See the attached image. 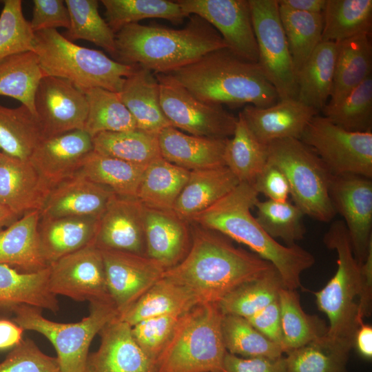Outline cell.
<instances>
[{"label": "cell", "instance_id": "26", "mask_svg": "<svg viewBox=\"0 0 372 372\" xmlns=\"http://www.w3.org/2000/svg\"><path fill=\"white\" fill-rule=\"evenodd\" d=\"M49 266L34 272H22L0 265V313H12L23 304L56 313L59 304L49 289Z\"/></svg>", "mask_w": 372, "mask_h": 372}, {"label": "cell", "instance_id": "6", "mask_svg": "<svg viewBox=\"0 0 372 372\" xmlns=\"http://www.w3.org/2000/svg\"><path fill=\"white\" fill-rule=\"evenodd\" d=\"M223 314L217 303H200L180 317L159 356L156 372H226Z\"/></svg>", "mask_w": 372, "mask_h": 372}, {"label": "cell", "instance_id": "44", "mask_svg": "<svg viewBox=\"0 0 372 372\" xmlns=\"http://www.w3.org/2000/svg\"><path fill=\"white\" fill-rule=\"evenodd\" d=\"M105 21L114 32L149 18H161L181 23L187 17L176 1L169 0H101Z\"/></svg>", "mask_w": 372, "mask_h": 372}, {"label": "cell", "instance_id": "27", "mask_svg": "<svg viewBox=\"0 0 372 372\" xmlns=\"http://www.w3.org/2000/svg\"><path fill=\"white\" fill-rule=\"evenodd\" d=\"M100 217L65 216L41 218L39 236L43 256L49 265L63 256L94 244Z\"/></svg>", "mask_w": 372, "mask_h": 372}, {"label": "cell", "instance_id": "13", "mask_svg": "<svg viewBox=\"0 0 372 372\" xmlns=\"http://www.w3.org/2000/svg\"><path fill=\"white\" fill-rule=\"evenodd\" d=\"M49 269L48 287L55 296L90 303H113L107 289L103 255L94 244L61 257L50 264Z\"/></svg>", "mask_w": 372, "mask_h": 372}, {"label": "cell", "instance_id": "33", "mask_svg": "<svg viewBox=\"0 0 372 372\" xmlns=\"http://www.w3.org/2000/svg\"><path fill=\"white\" fill-rule=\"evenodd\" d=\"M338 43L321 41L297 74V100L320 112L330 99Z\"/></svg>", "mask_w": 372, "mask_h": 372}, {"label": "cell", "instance_id": "52", "mask_svg": "<svg viewBox=\"0 0 372 372\" xmlns=\"http://www.w3.org/2000/svg\"><path fill=\"white\" fill-rule=\"evenodd\" d=\"M182 315L167 314L152 317L132 327V333L136 342L156 364Z\"/></svg>", "mask_w": 372, "mask_h": 372}, {"label": "cell", "instance_id": "34", "mask_svg": "<svg viewBox=\"0 0 372 372\" xmlns=\"http://www.w3.org/2000/svg\"><path fill=\"white\" fill-rule=\"evenodd\" d=\"M189 173L161 157L146 167L136 198L145 207L172 211Z\"/></svg>", "mask_w": 372, "mask_h": 372}, {"label": "cell", "instance_id": "35", "mask_svg": "<svg viewBox=\"0 0 372 372\" xmlns=\"http://www.w3.org/2000/svg\"><path fill=\"white\" fill-rule=\"evenodd\" d=\"M267 160V145L258 140L239 113L234 134L225 147V165L239 183L253 185Z\"/></svg>", "mask_w": 372, "mask_h": 372}, {"label": "cell", "instance_id": "51", "mask_svg": "<svg viewBox=\"0 0 372 372\" xmlns=\"http://www.w3.org/2000/svg\"><path fill=\"white\" fill-rule=\"evenodd\" d=\"M0 14V61L32 51L34 32L23 16L22 1L4 0Z\"/></svg>", "mask_w": 372, "mask_h": 372}, {"label": "cell", "instance_id": "5", "mask_svg": "<svg viewBox=\"0 0 372 372\" xmlns=\"http://www.w3.org/2000/svg\"><path fill=\"white\" fill-rule=\"evenodd\" d=\"M33 52L44 76L64 79L84 92L100 87L119 92L138 65L121 63L102 52L75 44L56 29L34 32Z\"/></svg>", "mask_w": 372, "mask_h": 372}, {"label": "cell", "instance_id": "38", "mask_svg": "<svg viewBox=\"0 0 372 372\" xmlns=\"http://www.w3.org/2000/svg\"><path fill=\"white\" fill-rule=\"evenodd\" d=\"M158 134L138 128L105 132L93 137L94 151L134 165L147 167L162 157Z\"/></svg>", "mask_w": 372, "mask_h": 372}, {"label": "cell", "instance_id": "40", "mask_svg": "<svg viewBox=\"0 0 372 372\" xmlns=\"http://www.w3.org/2000/svg\"><path fill=\"white\" fill-rule=\"evenodd\" d=\"M322 41L339 43L371 32L372 0H327Z\"/></svg>", "mask_w": 372, "mask_h": 372}, {"label": "cell", "instance_id": "42", "mask_svg": "<svg viewBox=\"0 0 372 372\" xmlns=\"http://www.w3.org/2000/svg\"><path fill=\"white\" fill-rule=\"evenodd\" d=\"M349 344L334 340L327 335L288 353V372H347Z\"/></svg>", "mask_w": 372, "mask_h": 372}, {"label": "cell", "instance_id": "24", "mask_svg": "<svg viewBox=\"0 0 372 372\" xmlns=\"http://www.w3.org/2000/svg\"><path fill=\"white\" fill-rule=\"evenodd\" d=\"M145 236L146 255L167 269L187 254L191 245L190 223L173 211L145 206Z\"/></svg>", "mask_w": 372, "mask_h": 372}, {"label": "cell", "instance_id": "55", "mask_svg": "<svg viewBox=\"0 0 372 372\" xmlns=\"http://www.w3.org/2000/svg\"><path fill=\"white\" fill-rule=\"evenodd\" d=\"M253 186L258 194L277 202L289 200L290 188L283 173L274 165L267 163L256 178Z\"/></svg>", "mask_w": 372, "mask_h": 372}, {"label": "cell", "instance_id": "30", "mask_svg": "<svg viewBox=\"0 0 372 372\" xmlns=\"http://www.w3.org/2000/svg\"><path fill=\"white\" fill-rule=\"evenodd\" d=\"M239 182L226 166L190 171L187 183L178 197L173 211L189 220L218 201Z\"/></svg>", "mask_w": 372, "mask_h": 372}, {"label": "cell", "instance_id": "28", "mask_svg": "<svg viewBox=\"0 0 372 372\" xmlns=\"http://www.w3.org/2000/svg\"><path fill=\"white\" fill-rule=\"evenodd\" d=\"M40 211H32L0 231V265L22 272H34L49 266L40 246Z\"/></svg>", "mask_w": 372, "mask_h": 372}, {"label": "cell", "instance_id": "63", "mask_svg": "<svg viewBox=\"0 0 372 372\" xmlns=\"http://www.w3.org/2000/svg\"><path fill=\"white\" fill-rule=\"evenodd\" d=\"M1 152L0 151V155H1Z\"/></svg>", "mask_w": 372, "mask_h": 372}, {"label": "cell", "instance_id": "20", "mask_svg": "<svg viewBox=\"0 0 372 372\" xmlns=\"http://www.w3.org/2000/svg\"><path fill=\"white\" fill-rule=\"evenodd\" d=\"M93 150V138L77 130L42 139L29 160L52 187L73 176Z\"/></svg>", "mask_w": 372, "mask_h": 372}, {"label": "cell", "instance_id": "46", "mask_svg": "<svg viewBox=\"0 0 372 372\" xmlns=\"http://www.w3.org/2000/svg\"><path fill=\"white\" fill-rule=\"evenodd\" d=\"M279 15L297 75L322 41L323 16L281 6Z\"/></svg>", "mask_w": 372, "mask_h": 372}, {"label": "cell", "instance_id": "14", "mask_svg": "<svg viewBox=\"0 0 372 372\" xmlns=\"http://www.w3.org/2000/svg\"><path fill=\"white\" fill-rule=\"evenodd\" d=\"M176 1L187 17L197 15L214 27L231 52L258 63V46L248 0Z\"/></svg>", "mask_w": 372, "mask_h": 372}, {"label": "cell", "instance_id": "9", "mask_svg": "<svg viewBox=\"0 0 372 372\" xmlns=\"http://www.w3.org/2000/svg\"><path fill=\"white\" fill-rule=\"evenodd\" d=\"M87 316L74 323L51 321L41 309L23 304L12 312V321L24 331L44 335L54 346L60 372H85L89 348L94 336L104 326L118 316L113 303H90Z\"/></svg>", "mask_w": 372, "mask_h": 372}, {"label": "cell", "instance_id": "36", "mask_svg": "<svg viewBox=\"0 0 372 372\" xmlns=\"http://www.w3.org/2000/svg\"><path fill=\"white\" fill-rule=\"evenodd\" d=\"M278 302L283 353H288L327 335L328 326L316 315L304 311L296 290L282 287Z\"/></svg>", "mask_w": 372, "mask_h": 372}, {"label": "cell", "instance_id": "1", "mask_svg": "<svg viewBox=\"0 0 372 372\" xmlns=\"http://www.w3.org/2000/svg\"><path fill=\"white\" fill-rule=\"evenodd\" d=\"M190 223L191 245L185 256L163 277L187 288L201 303H218L245 282L273 266L236 247L222 234Z\"/></svg>", "mask_w": 372, "mask_h": 372}, {"label": "cell", "instance_id": "45", "mask_svg": "<svg viewBox=\"0 0 372 372\" xmlns=\"http://www.w3.org/2000/svg\"><path fill=\"white\" fill-rule=\"evenodd\" d=\"M87 115L83 130L92 138L105 132H123L136 128V122L118 92L100 87L83 92Z\"/></svg>", "mask_w": 372, "mask_h": 372}, {"label": "cell", "instance_id": "3", "mask_svg": "<svg viewBox=\"0 0 372 372\" xmlns=\"http://www.w3.org/2000/svg\"><path fill=\"white\" fill-rule=\"evenodd\" d=\"M116 61L138 65L154 74L171 73L205 54L227 48L217 30L197 15L187 25L172 29L132 23L115 34Z\"/></svg>", "mask_w": 372, "mask_h": 372}, {"label": "cell", "instance_id": "37", "mask_svg": "<svg viewBox=\"0 0 372 372\" xmlns=\"http://www.w3.org/2000/svg\"><path fill=\"white\" fill-rule=\"evenodd\" d=\"M145 168L93 150L74 174L107 187L118 196L136 198Z\"/></svg>", "mask_w": 372, "mask_h": 372}, {"label": "cell", "instance_id": "50", "mask_svg": "<svg viewBox=\"0 0 372 372\" xmlns=\"http://www.w3.org/2000/svg\"><path fill=\"white\" fill-rule=\"evenodd\" d=\"M324 116L351 132H372V76L366 79L338 105L325 106Z\"/></svg>", "mask_w": 372, "mask_h": 372}, {"label": "cell", "instance_id": "57", "mask_svg": "<svg viewBox=\"0 0 372 372\" xmlns=\"http://www.w3.org/2000/svg\"><path fill=\"white\" fill-rule=\"evenodd\" d=\"M246 319L258 331L282 349V331L278 299Z\"/></svg>", "mask_w": 372, "mask_h": 372}, {"label": "cell", "instance_id": "25", "mask_svg": "<svg viewBox=\"0 0 372 372\" xmlns=\"http://www.w3.org/2000/svg\"><path fill=\"white\" fill-rule=\"evenodd\" d=\"M161 156L189 171L225 165V151L229 138L187 134L169 126L158 133Z\"/></svg>", "mask_w": 372, "mask_h": 372}, {"label": "cell", "instance_id": "11", "mask_svg": "<svg viewBox=\"0 0 372 372\" xmlns=\"http://www.w3.org/2000/svg\"><path fill=\"white\" fill-rule=\"evenodd\" d=\"M300 140L316 152L332 174L372 178V132L348 131L317 114Z\"/></svg>", "mask_w": 372, "mask_h": 372}, {"label": "cell", "instance_id": "21", "mask_svg": "<svg viewBox=\"0 0 372 372\" xmlns=\"http://www.w3.org/2000/svg\"><path fill=\"white\" fill-rule=\"evenodd\" d=\"M30 160L0 155V203L19 218L40 211L51 189Z\"/></svg>", "mask_w": 372, "mask_h": 372}, {"label": "cell", "instance_id": "31", "mask_svg": "<svg viewBox=\"0 0 372 372\" xmlns=\"http://www.w3.org/2000/svg\"><path fill=\"white\" fill-rule=\"evenodd\" d=\"M201 303L187 288L162 277L132 304L117 318L131 327L146 318L167 315L184 314Z\"/></svg>", "mask_w": 372, "mask_h": 372}, {"label": "cell", "instance_id": "15", "mask_svg": "<svg viewBox=\"0 0 372 372\" xmlns=\"http://www.w3.org/2000/svg\"><path fill=\"white\" fill-rule=\"evenodd\" d=\"M329 195L335 214L344 219L354 256L361 265L372 244V178L332 174Z\"/></svg>", "mask_w": 372, "mask_h": 372}, {"label": "cell", "instance_id": "62", "mask_svg": "<svg viewBox=\"0 0 372 372\" xmlns=\"http://www.w3.org/2000/svg\"><path fill=\"white\" fill-rule=\"evenodd\" d=\"M19 218L14 213L0 203V231Z\"/></svg>", "mask_w": 372, "mask_h": 372}, {"label": "cell", "instance_id": "23", "mask_svg": "<svg viewBox=\"0 0 372 372\" xmlns=\"http://www.w3.org/2000/svg\"><path fill=\"white\" fill-rule=\"evenodd\" d=\"M114 195L110 188L74 174L51 188L40 216L100 217Z\"/></svg>", "mask_w": 372, "mask_h": 372}, {"label": "cell", "instance_id": "49", "mask_svg": "<svg viewBox=\"0 0 372 372\" xmlns=\"http://www.w3.org/2000/svg\"><path fill=\"white\" fill-rule=\"evenodd\" d=\"M254 207L256 208V221L273 238L282 239L287 246H292L304 238V214L294 203L289 200H258Z\"/></svg>", "mask_w": 372, "mask_h": 372}, {"label": "cell", "instance_id": "12", "mask_svg": "<svg viewBox=\"0 0 372 372\" xmlns=\"http://www.w3.org/2000/svg\"><path fill=\"white\" fill-rule=\"evenodd\" d=\"M155 74L161 108L172 127L197 136H232L237 117L223 105L200 101L169 73Z\"/></svg>", "mask_w": 372, "mask_h": 372}, {"label": "cell", "instance_id": "17", "mask_svg": "<svg viewBox=\"0 0 372 372\" xmlns=\"http://www.w3.org/2000/svg\"><path fill=\"white\" fill-rule=\"evenodd\" d=\"M107 289L118 315L127 309L154 283L165 268L147 255L100 249Z\"/></svg>", "mask_w": 372, "mask_h": 372}, {"label": "cell", "instance_id": "22", "mask_svg": "<svg viewBox=\"0 0 372 372\" xmlns=\"http://www.w3.org/2000/svg\"><path fill=\"white\" fill-rule=\"evenodd\" d=\"M240 113L258 140L267 145L279 139H300L319 112L296 99H290L278 101L268 107L247 105Z\"/></svg>", "mask_w": 372, "mask_h": 372}, {"label": "cell", "instance_id": "10", "mask_svg": "<svg viewBox=\"0 0 372 372\" xmlns=\"http://www.w3.org/2000/svg\"><path fill=\"white\" fill-rule=\"evenodd\" d=\"M248 1L258 46V64L279 101L297 100V75L277 0Z\"/></svg>", "mask_w": 372, "mask_h": 372}, {"label": "cell", "instance_id": "47", "mask_svg": "<svg viewBox=\"0 0 372 372\" xmlns=\"http://www.w3.org/2000/svg\"><path fill=\"white\" fill-rule=\"evenodd\" d=\"M70 27L65 37L70 41L83 39L103 48L113 57L116 54L115 34L99 12L96 0H65Z\"/></svg>", "mask_w": 372, "mask_h": 372}, {"label": "cell", "instance_id": "8", "mask_svg": "<svg viewBox=\"0 0 372 372\" xmlns=\"http://www.w3.org/2000/svg\"><path fill=\"white\" fill-rule=\"evenodd\" d=\"M267 148V163L286 177L293 203L304 215L330 222L336 215L329 195L332 174L320 157L296 138L276 140Z\"/></svg>", "mask_w": 372, "mask_h": 372}, {"label": "cell", "instance_id": "16", "mask_svg": "<svg viewBox=\"0 0 372 372\" xmlns=\"http://www.w3.org/2000/svg\"><path fill=\"white\" fill-rule=\"evenodd\" d=\"M34 107L43 138L84 128L88 110L85 95L68 80L44 76Z\"/></svg>", "mask_w": 372, "mask_h": 372}, {"label": "cell", "instance_id": "59", "mask_svg": "<svg viewBox=\"0 0 372 372\" xmlns=\"http://www.w3.org/2000/svg\"><path fill=\"white\" fill-rule=\"evenodd\" d=\"M24 330L14 321L0 319V351L14 348L23 340Z\"/></svg>", "mask_w": 372, "mask_h": 372}, {"label": "cell", "instance_id": "32", "mask_svg": "<svg viewBox=\"0 0 372 372\" xmlns=\"http://www.w3.org/2000/svg\"><path fill=\"white\" fill-rule=\"evenodd\" d=\"M371 35L362 34L338 43L332 92L327 106L338 105L372 76Z\"/></svg>", "mask_w": 372, "mask_h": 372}, {"label": "cell", "instance_id": "39", "mask_svg": "<svg viewBox=\"0 0 372 372\" xmlns=\"http://www.w3.org/2000/svg\"><path fill=\"white\" fill-rule=\"evenodd\" d=\"M43 139L37 116L26 106L10 108L0 104V151L28 160Z\"/></svg>", "mask_w": 372, "mask_h": 372}, {"label": "cell", "instance_id": "61", "mask_svg": "<svg viewBox=\"0 0 372 372\" xmlns=\"http://www.w3.org/2000/svg\"><path fill=\"white\" fill-rule=\"evenodd\" d=\"M279 6L296 11L322 14L327 0H277Z\"/></svg>", "mask_w": 372, "mask_h": 372}, {"label": "cell", "instance_id": "19", "mask_svg": "<svg viewBox=\"0 0 372 372\" xmlns=\"http://www.w3.org/2000/svg\"><path fill=\"white\" fill-rule=\"evenodd\" d=\"M99 334V348L89 354L85 372H156V364L138 346L127 323L116 317Z\"/></svg>", "mask_w": 372, "mask_h": 372}, {"label": "cell", "instance_id": "7", "mask_svg": "<svg viewBox=\"0 0 372 372\" xmlns=\"http://www.w3.org/2000/svg\"><path fill=\"white\" fill-rule=\"evenodd\" d=\"M323 242L338 254V268L334 276L320 290L313 292L318 309L329 322L327 335L351 344L361 324L358 318V302L361 287V265L356 260L349 235L343 220L331 223Z\"/></svg>", "mask_w": 372, "mask_h": 372}, {"label": "cell", "instance_id": "29", "mask_svg": "<svg viewBox=\"0 0 372 372\" xmlns=\"http://www.w3.org/2000/svg\"><path fill=\"white\" fill-rule=\"evenodd\" d=\"M118 94L133 116L136 128L158 134L172 126L161 108L158 82L152 71L138 65L125 78Z\"/></svg>", "mask_w": 372, "mask_h": 372}, {"label": "cell", "instance_id": "41", "mask_svg": "<svg viewBox=\"0 0 372 372\" xmlns=\"http://www.w3.org/2000/svg\"><path fill=\"white\" fill-rule=\"evenodd\" d=\"M44 74L32 51L12 55L0 61V96L15 99L33 114L34 94Z\"/></svg>", "mask_w": 372, "mask_h": 372}, {"label": "cell", "instance_id": "54", "mask_svg": "<svg viewBox=\"0 0 372 372\" xmlns=\"http://www.w3.org/2000/svg\"><path fill=\"white\" fill-rule=\"evenodd\" d=\"M34 32L70 27L68 9L63 0H34L32 18L30 21Z\"/></svg>", "mask_w": 372, "mask_h": 372}, {"label": "cell", "instance_id": "4", "mask_svg": "<svg viewBox=\"0 0 372 372\" xmlns=\"http://www.w3.org/2000/svg\"><path fill=\"white\" fill-rule=\"evenodd\" d=\"M169 74L207 103L268 107L279 101L259 65L238 57L227 48L212 51Z\"/></svg>", "mask_w": 372, "mask_h": 372}, {"label": "cell", "instance_id": "53", "mask_svg": "<svg viewBox=\"0 0 372 372\" xmlns=\"http://www.w3.org/2000/svg\"><path fill=\"white\" fill-rule=\"evenodd\" d=\"M0 372H60L56 358L43 353L26 338L12 348L0 363Z\"/></svg>", "mask_w": 372, "mask_h": 372}, {"label": "cell", "instance_id": "43", "mask_svg": "<svg viewBox=\"0 0 372 372\" xmlns=\"http://www.w3.org/2000/svg\"><path fill=\"white\" fill-rule=\"evenodd\" d=\"M282 287L280 276L273 267L260 276L240 285L217 304L223 315L247 318L278 300Z\"/></svg>", "mask_w": 372, "mask_h": 372}, {"label": "cell", "instance_id": "18", "mask_svg": "<svg viewBox=\"0 0 372 372\" xmlns=\"http://www.w3.org/2000/svg\"><path fill=\"white\" fill-rule=\"evenodd\" d=\"M94 245L146 255L145 206L136 198L115 194L99 218Z\"/></svg>", "mask_w": 372, "mask_h": 372}, {"label": "cell", "instance_id": "58", "mask_svg": "<svg viewBox=\"0 0 372 372\" xmlns=\"http://www.w3.org/2000/svg\"><path fill=\"white\" fill-rule=\"evenodd\" d=\"M361 287L358 302V318L360 323L371 313L372 298V244L366 258L361 265Z\"/></svg>", "mask_w": 372, "mask_h": 372}, {"label": "cell", "instance_id": "56", "mask_svg": "<svg viewBox=\"0 0 372 372\" xmlns=\"http://www.w3.org/2000/svg\"><path fill=\"white\" fill-rule=\"evenodd\" d=\"M226 372H288L285 356L242 358L227 353L224 360Z\"/></svg>", "mask_w": 372, "mask_h": 372}, {"label": "cell", "instance_id": "60", "mask_svg": "<svg viewBox=\"0 0 372 372\" xmlns=\"http://www.w3.org/2000/svg\"><path fill=\"white\" fill-rule=\"evenodd\" d=\"M353 347L366 359L372 358V327L362 322L358 327L354 337Z\"/></svg>", "mask_w": 372, "mask_h": 372}, {"label": "cell", "instance_id": "48", "mask_svg": "<svg viewBox=\"0 0 372 372\" xmlns=\"http://www.w3.org/2000/svg\"><path fill=\"white\" fill-rule=\"evenodd\" d=\"M221 332L227 351L242 358H275L283 355L281 347L258 331L245 318L225 314Z\"/></svg>", "mask_w": 372, "mask_h": 372}, {"label": "cell", "instance_id": "2", "mask_svg": "<svg viewBox=\"0 0 372 372\" xmlns=\"http://www.w3.org/2000/svg\"><path fill=\"white\" fill-rule=\"evenodd\" d=\"M258 194L253 185L239 183L189 222L246 245L276 268L284 287L294 290L302 288L300 275L314 265V256L296 244L281 245L262 229L251 212Z\"/></svg>", "mask_w": 372, "mask_h": 372}]
</instances>
